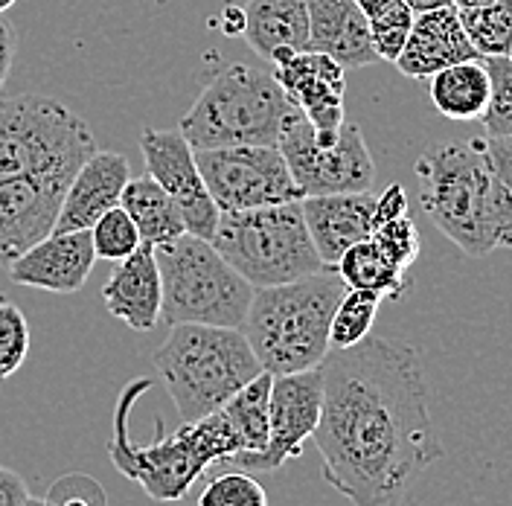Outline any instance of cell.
<instances>
[{"label": "cell", "mask_w": 512, "mask_h": 506, "mask_svg": "<svg viewBox=\"0 0 512 506\" xmlns=\"http://www.w3.org/2000/svg\"><path fill=\"white\" fill-rule=\"evenodd\" d=\"M315 445L323 477L355 506H396L443 457L422 361L408 341L367 335L329 349Z\"/></svg>", "instance_id": "6da1fadb"}, {"label": "cell", "mask_w": 512, "mask_h": 506, "mask_svg": "<svg viewBox=\"0 0 512 506\" xmlns=\"http://www.w3.org/2000/svg\"><path fill=\"white\" fill-rule=\"evenodd\" d=\"M414 175L425 216L466 256L512 251V192L495 175L483 137L431 143Z\"/></svg>", "instance_id": "7a4b0ae2"}, {"label": "cell", "mask_w": 512, "mask_h": 506, "mask_svg": "<svg viewBox=\"0 0 512 506\" xmlns=\"http://www.w3.org/2000/svg\"><path fill=\"white\" fill-rule=\"evenodd\" d=\"M149 387H152L149 379H134L123 390L117 411H114V437L108 443V454H111V463L128 480L140 483V489L152 501L175 504L190 492L195 480L210 466L230 463L236 454H242L245 443L224 411L210 413L195 422H184L169 437H163L160 419H155L158 425L155 440L149 445L134 443L128 431V419H131L137 396L149 393Z\"/></svg>", "instance_id": "3957f363"}, {"label": "cell", "mask_w": 512, "mask_h": 506, "mask_svg": "<svg viewBox=\"0 0 512 506\" xmlns=\"http://www.w3.org/2000/svg\"><path fill=\"white\" fill-rule=\"evenodd\" d=\"M344 294L347 283L335 268H323L286 285L254 288L242 332L262 370L286 376L320 367L332 349V315Z\"/></svg>", "instance_id": "277c9868"}, {"label": "cell", "mask_w": 512, "mask_h": 506, "mask_svg": "<svg viewBox=\"0 0 512 506\" xmlns=\"http://www.w3.org/2000/svg\"><path fill=\"white\" fill-rule=\"evenodd\" d=\"M155 370L181 422H195L224 405L262 370L242 329L178 323L155 349Z\"/></svg>", "instance_id": "5b68a950"}, {"label": "cell", "mask_w": 512, "mask_h": 506, "mask_svg": "<svg viewBox=\"0 0 512 506\" xmlns=\"http://www.w3.org/2000/svg\"><path fill=\"white\" fill-rule=\"evenodd\" d=\"M291 102L271 70L230 64L219 70L190 111L181 117V134L192 149L222 146H277Z\"/></svg>", "instance_id": "8992f818"}, {"label": "cell", "mask_w": 512, "mask_h": 506, "mask_svg": "<svg viewBox=\"0 0 512 506\" xmlns=\"http://www.w3.org/2000/svg\"><path fill=\"white\" fill-rule=\"evenodd\" d=\"M210 242L254 288L294 283L329 268L312 242L300 201L222 213Z\"/></svg>", "instance_id": "52a82bcc"}, {"label": "cell", "mask_w": 512, "mask_h": 506, "mask_svg": "<svg viewBox=\"0 0 512 506\" xmlns=\"http://www.w3.org/2000/svg\"><path fill=\"white\" fill-rule=\"evenodd\" d=\"M163 280V312L169 326L201 323L242 329L254 285L248 283L213 242L184 233L181 239L155 248Z\"/></svg>", "instance_id": "ba28073f"}, {"label": "cell", "mask_w": 512, "mask_h": 506, "mask_svg": "<svg viewBox=\"0 0 512 506\" xmlns=\"http://www.w3.org/2000/svg\"><path fill=\"white\" fill-rule=\"evenodd\" d=\"M96 152L88 123L59 99L38 94L0 99V181L67 175Z\"/></svg>", "instance_id": "9c48e42d"}, {"label": "cell", "mask_w": 512, "mask_h": 506, "mask_svg": "<svg viewBox=\"0 0 512 506\" xmlns=\"http://www.w3.org/2000/svg\"><path fill=\"white\" fill-rule=\"evenodd\" d=\"M277 149L283 152L291 178L306 195H332V192L373 190L376 166L364 134L355 123H344L332 143H320L309 117L291 105L283 120Z\"/></svg>", "instance_id": "30bf717a"}, {"label": "cell", "mask_w": 512, "mask_h": 506, "mask_svg": "<svg viewBox=\"0 0 512 506\" xmlns=\"http://www.w3.org/2000/svg\"><path fill=\"white\" fill-rule=\"evenodd\" d=\"M204 184L222 213L300 201L291 169L277 146H222L195 152Z\"/></svg>", "instance_id": "8fae6325"}, {"label": "cell", "mask_w": 512, "mask_h": 506, "mask_svg": "<svg viewBox=\"0 0 512 506\" xmlns=\"http://www.w3.org/2000/svg\"><path fill=\"white\" fill-rule=\"evenodd\" d=\"M323 413L320 367L274 376L271 381V419L268 443L256 454H239L230 463L245 472H277L288 460L303 454V443L315 437Z\"/></svg>", "instance_id": "7c38bea8"}, {"label": "cell", "mask_w": 512, "mask_h": 506, "mask_svg": "<svg viewBox=\"0 0 512 506\" xmlns=\"http://www.w3.org/2000/svg\"><path fill=\"white\" fill-rule=\"evenodd\" d=\"M140 149H143L149 175L181 207L187 233L210 242L222 210L216 207L213 195L204 184V175H201L198 160H195V149L187 143V137L181 131L143 128Z\"/></svg>", "instance_id": "4fadbf2b"}, {"label": "cell", "mask_w": 512, "mask_h": 506, "mask_svg": "<svg viewBox=\"0 0 512 506\" xmlns=\"http://www.w3.org/2000/svg\"><path fill=\"white\" fill-rule=\"evenodd\" d=\"M271 73L288 102L309 117L320 143H332L347 123V67L318 50H300L274 64Z\"/></svg>", "instance_id": "5bb4252c"}, {"label": "cell", "mask_w": 512, "mask_h": 506, "mask_svg": "<svg viewBox=\"0 0 512 506\" xmlns=\"http://www.w3.org/2000/svg\"><path fill=\"white\" fill-rule=\"evenodd\" d=\"M67 184V175L0 181V265L9 268L21 253L56 230Z\"/></svg>", "instance_id": "9a60e30c"}, {"label": "cell", "mask_w": 512, "mask_h": 506, "mask_svg": "<svg viewBox=\"0 0 512 506\" xmlns=\"http://www.w3.org/2000/svg\"><path fill=\"white\" fill-rule=\"evenodd\" d=\"M96 265V251L91 242V230H70V233H50L24 251L12 265V283L53 291V294H76L88 283Z\"/></svg>", "instance_id": "2e32d148"}, {"label": "cell", "mask_w": 512, "mask_h": 506, "mask_svg": "<svg viewBox=\"0 0 512 506\" xmlns=\"http://www.w3.org/2000/svg\"><path fill=\"white\" fill-rule=\"evenodd\" d=\"M303 219L312 233L323 265L335 268L352 245L364 242L376 230V204L373 192H332V195H306L300 198Z\"/></svg>", "instance_id": "e0dca14e"}, {"label": "cell", "mask_w": 512, "mask_h": 506, "mask_svg": "<svg viewBox=\"0 0 512 506\" xmlns=\"http://www.w3.org/2000/svg\"><path fill=\"white\" fill-rule=\"evenodd\" d=\"M128 181H131V166L126 155L96 149L67 184L56 219V233L91 230L99 216H105L120 204Z\"/></svg>", "instance_id": "ac0fdd59"}, {"label": "cell", "mask_w": 512, "mask_h": 506, "mask_svg": "<svg viewBox=\"0 0 512 506\" xmlns=\"http://www.w3.org/2000/svg\"><path fill=\"white\" fill-rule=\"evenodd\" d=\"M105 309L134 332H152L163 312V280L158 253L152 245H140L123 262H114L111 277L102 285Z\"/></svg>", "instance_id": "d6986e66"}, {"label": "cell", "mask_w": 512, "mask_h": 506, "mask_svg": "<svg viewBox=\"0 0 512 506\" xmlns=\"http://www.w3.org/2000/svg\"><path fill=\"white\" fill-rule=\"evenodd\" d=\"M472 59H480V56L463 30L460 9L446 6L437 12L416 15L405 50L396 59V67L408 79H428L451 64L472 62Z\"/></svg>", "instance_id": "ffe728a7"}, {"label": "cell", "mask_w": 512, "mask_h": 506, "mask_svg": "<svg viewBox=\"0 0 512 506\" xmlns=\"http://www.w3.org/2000/svg\"><path fill=\"white\" fill-rule=\"evenodd\" d=\"M309 50L326 53L344 67L382 62L370 21L355 0H309Z\"/></svg>", "instance_id": "44dd1931"}, {"label": "cell", "mask_w": 512, "mask_h": 506, "mask_svg": "<svg viewBox=\"0 0 512 506\" xmlns=\"http://www.w3.org/2000/svg\"><path fill=\"white\" fill-rule=\"evenodd\" d=\"M242 38L271 64L309 50V0H248Z\"/></svg>", "instance_id": "7402d4cb"}, {"label": "cell", "mask_w": 512, "mask_h": 506, "mask_svg": "<svg viewBox=\"0 0 512 506\" xmlns=\"http://www.w3.org/2000/svg\"><path fill=\"white\" fill-rule=\"evenodd\" d=\"M428 94H431L434 108L448 120H457V123L483 120L489 108V96H492L489 70L483 59L451 64L446 70L428 76Z\"/></svg>", "instance_id": "603a6c76"}, {"label": "cell", "mask_w": 512, "mask_h": 506, "mask_svg": "<svg viewBox=\"0 0 512 506\" xmlns=\"http://www.w3.org/2000/svg\"><path fill=\"white\" fill-rule=\"evenodd\" d=\"M123 210L131 216V222L137 224L143 245L163 248L175 239H181L187 233L184 213L175 204V198L160 187L152 175L146 178H131L120 198Z\"/></svg>", "instance_id": "cb8c5ba5"}, {"label": "cell", "mask_w": 512, "mask_h": 506, "mask_svg": "<svg viewBox=\"0 0 512 506\" xmlns=\"http://www.w3.org/2000/svg\"><path fill=\"white\" fill-rule=\"evenodd\" d=\"M335 271L341 274V280L347 288H364V291H376L382 300H402L411 288L408 271L396 268L373 239H364L358 245H352L350 251L341 256V262L335 265Z\"/></svg>", "instance_id": "d4e9b609"}, {"label": "cell", "mask_w": 512, "mask_h": 506, "mask_svg": "<svg viewBox=\"0 0 512 506\" xmlns=\"http://www.w3.org/2000/svg\"><path fill=\"white\" fill-rule=\"evenodd\" d=\"M271 373H259L254 381H248L222 411L227 413L230 425L239 431L245 451L256 454L268 443V419H271ZM239 457V454H236Z\"/></svg>", "instance_id": "484cf974"}, {"label": "cell", "mask_w": 512, "mask_h": 506, "mask_svg": "<svg viewBox=\"0 0 512 506\" xmlns=\"http://www.w3.org/2000/svg\"><path fill=\"white\" fill-rule=\"evenodd\" d=\"M460 21L480 59L512 53V0H498L480 9H460Z\"/></svg>", "instance_id": "4316f807"}, {"label": "cell", "mask_w": 512, "mask_h": 506, "mask_svg": "<svg viewBox=\"0 0 512 506\" xmlns=\"http://www.w3.org/2000/svg\"><path fill=\"white\" fill-rule=\"evenodd\" d=\"M379 306H382V297L376 291L347 288V294L341 297V303L332 315V329H329L332 349H347L361 344L373 332Z\"/></svg>", "instance_id": "83f0119b"}, {"label": "cell", "mask_w": 512, "mask_h": 506, "mask_svg": "<svg viewBox=\"0 0 512 506\" xmlns=\"http://www.w3.org/2000/svg\"><path fill=\"white\" fill-rule=\"evenodd\" d=\"M91 242H94L96 259H105V262H123L143 245L140 230L123 210V204H117L114 210L96 219L91 227Z\"/></svg>", "instance_id": "f1b7e54d"}, {"label": "cell", "mask_w": 512, "mask_h": 506, "mask_svg": "<svg viewBox=\"0 0 512 506\" xmlns=\"http://www.w3.org/2000/svg\"><path fill=\"white\" fill-rule=\"evenodd\" d=\"M198 506H268V492L251 472L236 466L207 480Z\"/></svg>", "instance_id": "f546056e"}, {"label": "cell", "mask_w": 512, "mask_h": 506, "mask_svg": "<svg viewBox=\"0 0 512 506\" xmlns=\"http://www.w3.org/2000/svg\"><path fill=\"white\" fill-rule=\"evenodd\" d=\"M483 64L489 70L492 96L480 123L489 137H512V56H489Z\"/></svg>", "instance_id": "4dcf8cb0"}, {"label": "cell", "mask_w": 512, "mask_h": 506, "mask_svg": "<svg viewBox=\"0 0 512 506\" xmlns=\"http://www.w3.org/2000/svg\"><path fill=\"white\" fill-rule=\"evenodd\" d=\"M30 355V323L18 306L0 300V381L15 376Z\"/></svg>", "instance_id": "1f68e13d"}, {"label": "cell", "mask_w": 512, "mask_h": 506, "mask_svg": "<svg viewBox=\"0 0 512 506\" xmlns=\"http://www.w3.org/2000/svg\"><path fill=\"white\" fill-rule=\"evenodd\" d=\"M414 12L405 0L393 3L390 9H384L382 15L370 18V35H373V47L379 53L382 62H393L402 56L405 50V41L411 35V27H414Z\"/></svg>", "instance_id": "d6a6232c"}, {"label": "cell", "mask_w": 512, "mask_h": 506, "mask_svg": "<svg viewBox=\"0 0 512 506\" xmlns=\"http://www.w3.org/2000/svg\"><path fill=\"white\" fill-rule=\"evenodd\" d=\"M370 239H373V242L379 245V251H382L396 268H402V271H408V268L414 265L416 256H419V248H422L419 230H416V224L408 219V213L376 224V230H373Z\"/></svg>", "instance_id": "836d02e7"}, {"label": "cell", "mask_w": 512, "mask_h": 506, "mask_svg": "<svg viewBox=\"0 0 512 506\" xmlns=\"http://www.w3.org/2000/svg\"><path fill=\"white\" fill-rule=\"evenodd\" d=\"M44 501L50 506H108L105 489L85 472H70V475L59 477L50 486Z\"/></svg>", "instance_id": "e575fe53"}, {"label": "cell", "mask_w": 512, "mask_h": 506, "mask_svg": "<svg viewBox=\"0 0 512 506\" xmlns=\"http://www.w3.org/2000/svg\"><path fill=\"white\" fill-rule=\"evenodd\" d=\"M483 149L492 160L495 175L501 178V184L512 192V137H483Z\"/></svg>", "instance_id": "d590c367"}, {"label": "cell", "mask_w": 512, "mask_h": 506, "mask_svg": "<svg viewBox=\"0 0 512 506\" xmlns=\"http://www.w3.org/2000/svg\"><path fill=\"white\" fill-rule=\"evenodd\" d=\"M408 213V195L402 184H390L384 195H379V204H376V224L387 222V219H396V216H405Z\"/></svg>", "instance_id": "8d00e7d4"}, {"label": "cell", "mask_w": 512, "mask_h": 506, "mask_svg": "<svg viewBox=\"0 0 512 506\" xmlns=\"http://www.w3.org/2000/svg\"><path fill=\"white\" fill-rule=\"evenodd\" d=\"M30 498L24 477L6 466H0V506H21Z\"/></svg>", "instance_id": "74e56055"}, {"label": "cell", "mask_w": 512, "mask_h": 506, "mask_svg": "<svg viewBox=\"0 0 512 506\" xmlns=\"http://www.w3.org/2000/svg\"><path fill=\"white\" fill-rule=\"evenodd\" d=\"M12 59H15V27L0 15V91L12 70Z\"/></svg>", "instance_id": "f35d334b"}, {"label": "cell", "mask_w": 512, "mask_h": 506, "mask_svg": "<svg viewBox=\"0 0 512 506\" xmlns=\"http://www.w3.org/2000/svg\"><path fill=\"white\" fill-rule=\"evenodd\" d=\"M411 6L414 15H425V12H437V9H446L454 6V0H405Z\"/></svg>", "instance_id": "ab89813d"}, {"label": "cell", "mask_w": 512, "mask_h": 506, "mask_svg": "<svg viewBox=\"0 0 512 506\" xmlns=\"http://www.w3.org/2000/svg\"><path fill=\"white\" fill-rule=\"evenodd\" d=\"M358 6H361V12L367 15V21L370 18H376V15H382L384 9H390L393 3H399V0H355Z\"/></svg>", "instance_id": "60d3db41"}, {"label": "cell", "mask_w": 512, "mask_h": 506, "mask_svg": "<svg viewBox=\"0 0 512 506\" xmlns=\"http://www.w3.org/2000/svg\"><path fill=\"white\" fill-rule=\"evenodd\" d=\"M489 3H498V0H454L457 9H480V6H489Z\"/></svg>", "instance_id": "b9f144b4"}, {"label": "cell", "mask_w": 512, "mask_h": 506, "mask_svg": "<svg viewBox=\"0 0 512 506\" xmlns=\"http://www.w3.org/2000/svg\"><path fill=\"white\" fill-rule=\"evenodd\" d=\"M21 506H50V504H47L44 498H32V495H30V498H27V501H24Z\"/></svg>", "instance_id": "7bdbcfd3"}, {"label": "cell", "mask_w": 512, "mask_h": 506, "mask_svg": "<svg viewBox=\"0 0 512 506\" xmlns=\"http://www.w3.org/2000/svg\"><path fill=\"white\" fill-rule=\"evenodd\" d=\"M15 3H18V0H0V15H3L6 9H12Z\"/></svg>", "instance_id": "ee69618b"}, {"label": "cell", "mask_w": 512, "mask_h": 506, "mask_svg": "<svg viewBox=\"0 0 512 506\" xmlns=\"http://www.w3.org/2000/svg\"><path fill=\"white\" fill-rule=\"evenodd\" d=\"M0 300H6V297H3V294H0Z\"/></svg>", "instance_id": "f6af8a7d"}, {"label": "cell", "mask_w": 512, "mask_h": 506, "mask_svg": "<svg viewBox=\"0 0 512 506\" xmlns=\"http://www.w3.org/2000/svg\"><path fill=\"white\" fill-rule=\"evenodd\" d=\"M510 56H512V53H510Z\"/></svg>", "instance_id": "bcb514c9"}]
</instances>
